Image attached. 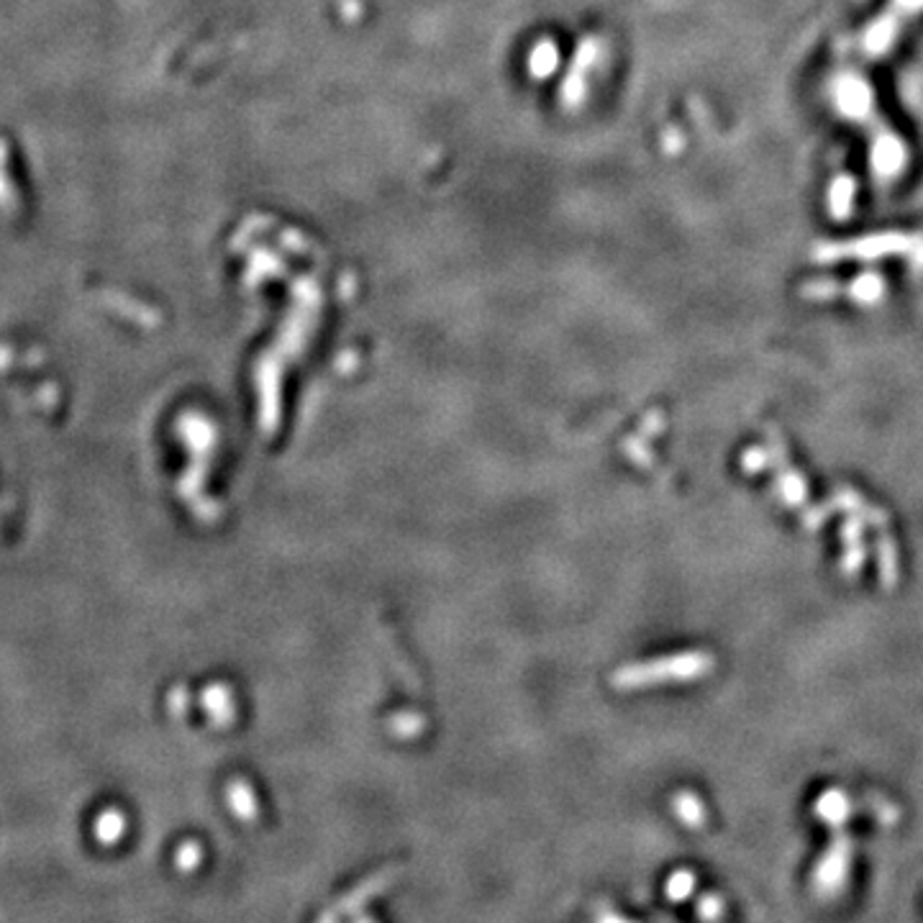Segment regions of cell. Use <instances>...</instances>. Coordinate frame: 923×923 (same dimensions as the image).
Returning <instances> with one entry per match:
<instances>
[{"label": "cell", "mask_w": 923, "mask_h": 923, "mask_svg": "<svg viewBox=\"0 0 923 923\" xmlns=\"http://www.w3.org/2000/svg\"><path fill=\"white\" fill-rule=\"evenodd\" d=\"M852 854L854 841L847 831L837 829V837L829 844V849L821 854L818 865L814 869V890L821 898H837L849 880V869H852Z\"/></svg>", "instance_id": "cell-1"}, {"label": "cell", "mask_w": 923, "mask_h": 923, "mask_svg": "<svg viewBox=\"0 0 923 923\" xmlns=\"http://www.w3.org/2000/svg\"><path fill=\"white\" fill-rule=\"evenodd\" d=\"M826 506L831 508V513L841 511L847 516H860L867 526H877V529L888 526V513H885L883 508L869 506L860 493L852 490V487H837V490L831 493V498L826 500Z\"/></svg>", "instance_id": "cell-2"}, {"label": "cell", "mask_w": 923, "mask_h": 923, "mask_svg": "<svg viewBox=\"0 0 923 923\" xmlns=\"http://www.w3.org/2000/svg\"><path fill=\"white\" fill-rule=\"evenodd\" d=\"M774 487H778V496L785 506L801 508L808 504V483L801 472L790 468V460L782 464H774Z\"/></svg>", "instance_id": "cell-3"}, {"label": "cell", "mask_w": 923, "mask_h": 923, "mask_svg": "<svg viewBox=\"0 0 923 923\" xmlns=\"http://www.w3.org/2000/svg\"><path fill=\"white\" fill-rule=\"evenodd\" d=\"M814 814L821 818V821L833 826V829H844V824L854 814V803H852V797L844 793V790L829 788L816 801Z\"/></svg>", "instance_id": "cell-4"}, {"label": "cell", "mask_w": 923, "mask_h": 923, "mask_svg": "<svg viewBox=\"0 0 923 923\" xmlns=\"http://www.w3.org/2000/svg\"><path fill=\"white\" fill-rule=\"evenodd\" d=\"M875 559H877V575L885 588H892L898 582V546L892 542L888 531L880 529L875 539Z\"/></svg>", "instance_id": "cell-5"}, {"label": "cell", "mask_w": 923, "mask_h": 923, "mask_svg": "<svg viewBox=\"0 0 923 923\" xmlns=\"http://www.w3.org/2000/svg\"><path fill=\"white\" fill-rule=\"evenodd\" d=\"M844 549H847V552H844V557H841V572H844L847 578H854V575L860 572V567L865 565V559H867L865 542L847 544Z\"/></svg>", "instance_id": "cell-6"}, {"label": "cell", "mask_w": 923, "mask_h": 923, "mask_svg": "<svg viewBox=\"0 0 923 923\" xmlns=\"http://www.w3.org/2000/svg\"><path fill=\"white\" fill-rule=\"evenodd\" d=\"M867 808H869V814L875 816V821H880L885 826H892V824L898 821V808L892 806V803L885 801V797L873 795L867 801Z\"/></svg>", "instance_id": "cell-7"}, {"label": "cell", "mask_w": 923, "mask_h": 923, "mask_svg": "<svg viewBox=\"0 0 923 923\" xmlns=\"http://www.w3.org/2000/svg\"><path fill=\"white\" fill-rule=\"evenodd\" d=\"M681 814L685 818V824H690V826L703 824V806H700V801H696L693 795L681 797Z\"/></svg>", "instance_id": "cell-8"}, {"label": "cell", "mask_w": 923, "mask_h": 923, "mask_svg": "<svg viewBox=\"0 0 923 923\" xmlns=\"http://www.w3.org/2000/svg\"><path fill=\"white\" fill-rule=\"evenodd\" d=\"M744 470L747 472H752V475H755L757 470H762L767 462H770V454L765 452V449H749L747 454H744Z\"/></svg>", "instance_id": "cell-9"}]
</instances>
